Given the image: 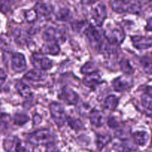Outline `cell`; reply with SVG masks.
Returning <instances> with one entry per match:
<instances>
[{"instance_id": "6da1fadb", "label": "cell", "mask_w": 152, "mask_h": 152, "mask_svg": "<svg viewBox=\"0 0 152 152\" xmlns=\"http://www.w3.org/2000/svg\"><path fill=\"white\" fill-rule=\"evenodd\" d=\"M28 142L33 145H50L53 143L54 136L48 129H40L29 134L27 137Z\"/></svg>"}, {"instance_id": "7a4b0ae2", "label": "cell", "mask_w": 152, "mask_h": 152, "mask_svg": "<svg viewBox=\"0 0 152 152\" xmlns=\"http://www.w3.org/2000/svg\"><path fill=\"white\" fill-rule=\"evenodd\" d=\"M104 37L109 44L119 45L126 38L124 30L118 26H111L106 28L103 32Z\"/></svg>"}, {"instance_id": "3957f363", "label": "cell", "mask_w": 152, "mask_h": 152, "mask_svg": "<svg viewBox=\"0 0 152 152\" xmlns=\"http://www.w3.org/2000/svg\"><path fill=\"white\" fill-rule=\"evenodd\" d=\"M111 7L117 13H139L141 10L140 2L129 1H114L111 2Z\"/></svg>"}, {"instance_id": "277c9868", "label": "cell", "mask_w": 152, "mask_h": 152, "mask_svg": "<svg viewBox=\"0 0 152 152\" xmlns=\"http://www.w3.org/2000/svg\"><path fill=\"white\" fill-rule=\"evenodd\" d=\"M50 115L57 126L62 127L65 124L67 117L65 116V109L62 104L57 102H53L49 105Z\"/></svg>"}, {"instance_id": "5b68a950", "label": "cell", "mask_w": 152, "mask_h": 152, "mask_svg": "<svg viewBox=\"0 0 152 152\" xmlns=\"http://www.w3.org/2000/svg\"><path fill=\"white\" fill-rule=\"evenodd\" d=\"M42 38L46 42H63L65 40V33L63 30L54 27H49L42 34Z\"/></svg>"}, {"instance_id": "8992f818", "label": "cell", "mask_w": 152, "mask_h": 152, "mask_svg": "<svg viewBox=\"0 0 152 152\" xmlns=\"http://www.w3.org/2000/svg\"><path fill=\"white\" fill-rule=\"evenodd\" d=\"M31 62L35 69L47 71L53 67V62L42 53H34L31 56Z\"/></svg>"}, {"instance_id": "52a82bcc", "label": "cell", "mask_w": 152, "mask_h": 152, "mask_svg": "<svg viewBox=\"0 0 152 152\" xmlns=\"http://www.w3.org/2000/svg\"><path fill=\"white\" fill-rule=\"evenodd\" d=\"M91 16L97 26H102L107 18L106 6L103 3H98L92 8Z\"/></svg>"}, {"instance_id": "ba28073f", "label": "cell", "mask_w": 152, "mask_h": 152, "mask_svg": "<svg viewBox=\"0 0 152 152\" xmlns=\"http://www.w3.org/2000/svg\"><path fill=\"white\" fill-rule=\"evenodd\" d=\"M11 68L13 71L16 73H21L25 71L27 68L26 59L22 53H13L11 57Z\"/></svg>"}, {"instance_id": "9c48e42d", "label": "cell", "mask_w": 152, "mask_h": 152, "mask_svg": "<svg viewBox=\"0 0 152 152\" xmlns=\"http://www.w3.org/2000/svg\"><path fill=\"white\" fill-rule=\"evenodd\" d=\"M132 44L136 48L143 50L152 47V37L147 36L135 35L131 37Z\"/></svg>"}, {"instance_id": "30bf717a", "label": "cell", "mask_w": 152, "mask_h": 152, "mask_svg": "<svg viewBox=\"0 0 152 152\" xmlns=\"http://www.w3.org/2000/svg\"><path fill=\"white\" fill-rule=\"evenodd\" d=\"M132 86V80L129 77L120 76L114 79L112 82V86L116 91L123 92L130 88Z\"/></svg>"}, {"instance_id": "8fae6325", "label": "cell", "mask_w": 152, "mask_h": 152, "mask_svg": "<svg viewBox=\"0 0 152 152\" xmlns=\"http://www.w3.org/2000/svg\"><path fill=\"white\" fill-rule=\"evenodd\" d=\"M60 99L68 105H75L78 102L79 96L74 90L68 87H65L62 88L60 94Z\"/></svg>"}, {"instance_id": "7c38bea8", "label": "cell", "mask_w": 152, "mask_h": 152, "mask_svg": "<svg viewBox=\"0 0 152 152\" xmlns=\"http://www.w3.org/2000/svg\"><path fill=\"white\" fill-rule=\"evenodd\" d=\"M83 82V84L87 87L90 88H95L96 86L102 83V78L99 72H95L88 75H86Z\"/></svg>"}, {"instance_id": "4fadbf2b", "label": "cell", "mask_w": 152, "mask_h": 152, "mask_svg": "<svg viewBox=\"0 0 152 152\" xmlns=\"http://www.w3.org/2000/svg\"><path fill=\"white\" fill-rule=\"evenodd\" d=\"M21 140L16 136H9L3 141V148L7 152H17V148Z\"/></svg>"}, {"instance_id": "5bb4252c", "label": "cell", "mask_w": 152, "mask_h": 152, "mask_svg": "<svg viewBox=\"0 0 152 152\" xmlns=\"http://www.w3.org/2000/svg\"><path fill=\"white\" fill-rule=\"evenodd\" d=\"M48 77V74L45 71H40L37 69H33L28 71L24 75V78L27 80L33 82H40L45 80Z\"/></svg>"}, {"instance_id": "9a60e30c", "label": "cell", "mask_w": 152, "mask_h": 152, "mask_svg": "<svg viewBox=\"0 0 152 152\" xmlns=\"http://www.w3.org/2000/svg\"><path fill=\"white\" fill-rule=\"evenodd\" d=\"M141 102L144 108L152 112V87L148 86L141 96Z\"/></svg>"}, {"instance_id": "2e32d148", "label": "cell", "mask_w": 152, "mask_h": 152, "mask_svg": "<svg viewBox=\"0 0 152 152\" xmlns=\"http://www.w3.org/2000/svg\"><path fill=\"white\" fill-rule=\"evenodd\" d=\"M59 52L60 48L57 43L46 42L41 48V53L44 55H57Z\"/></svg>"}, {"instance_id": "e0dca14e", "label": "cell", "mask_w": 152, "mask_h": 152, "mask_svg": "<svg viewBox=\"0 0 152 152\" xmlns=\"http://www.w3.org/2000/svg\"><path fill=\"white\" fill-rule=\"evenodd\" d=\"M89 120L93 126L100 127L104 123V118L102 113L96 109H93L89 114Z\"/></svg>"}, {"instance_id": "ac0fdd59", "label": "cell", "mask_w": 152, "mask_h": 152, "mask_svg": "<svg viewBox=\"0 0 152 152\" xmlns=\"http://www.w3.org/2000/svg\"><path fill=\"white\" fill-rule=\"evenodd\" d=\"M133 139L137 145L144 146L149 140V135L145 131H137L133 134Z\"/></svg>"}, {"instance_id": "d6986e66", "label": "cell", "mask_w": 152, "mask_h": 152, "mask_svg": "<svg viewBox=\"0 0 152 152\" xmlns=\"http://www.w3.org/2000/svg\"><path fill=\"white\" fill-rule=\"evenodd\" d=\"M34 10L37 12V16H48L52 13L51 6L44 2H37L34 6Z\"/></svg>"}, {"instance_id": "ffe728a7", "label": "cell", "mask_w": 152, "mask_h": 152, "mask_svg": "<svg viewBox=\"0 0 152 152\" xmlns=\"http://www.w3.org/2000/svg\"><path fill=\"white\" fill-rule=\"evenodd\" d=\"M16 91H17L18 93L24 98H29L32 96V91H31V88L26 85L25 83H24L23 82L20 81L16 83Z\"/></svg>"}, {"instance_id": "44dd1931", "label": "cell", "mask_w": 152, "mask_h": 152, "mask_svg": "<svg viewBox=\"0 0 152 152\" xmlns=\"http://www.w3.org/2000/svg\"><path fill=\"white\" fill-rule=\"evenodd\" d=\"M119 103V99L115 95H109L104 101V107L108 111H114Z\"/></svg>"}, {"instance_id": "7402d4cb", "label": "cell", "mask_w": 152, "mask_h": 152, "mask_svg": "<svg viewBox=\"0 0 152 152\" xmlns=\"http://www.w3.org/2000/svg\"><path fill=\"white\" fill-rule=\"evenodd\" d=\"M140 62L142 69L145 73L152 74V57L150 56H142L140 59Z\"/></svg>"}, {"instance_id": "603a6c76", "label": "cell", "mask_w": 152, "mask_h": 152, "mask_svg": "<svg viewBox=\"0 0 152 152\" xmlns=\"http://www.w3.org/2000/svg\"><path fill=\"white\" fill-rule=\"evenodd\" d=\"M98 72V67L94 62H88L81 68V73L85 75Z\"/></svg>"}, {"instance_id": "cb8c5ba5", "label": "cell", "mask_w": 152, "mask_h": 152, "mask_svg": "<svg viewBox=\"0 0 152 152\" xmlns=\"http://www.w3.org/2000/svg\"><path fill=\"white\" fill-rule=\"evenodd\" d=\"M30 120L28 115L24 113H16L13 117V122L16 126H23Z\"/></svg>"}, {"instance_id": "d4e9b609", "label": "cell", "mask_w": 152, "mask_h": 152, "mask_svg": "<svg viewBox=\"0 0 152 152\" xmlns=\"http://www.w3.org/2000/svg\"><path fill=\"white\" fill-rule=\"evenodd\" d=\"M111 140V138L108 134H98L96 137V144L97 148L99 150L102 149Z\"/></svg>"}, {"instance_id": "484cf974", "label": "cell", "mask_w": 152, "mask_h": 152, "mask_svg": "<svg viewBox=\"0 0 152 152\" xmlns=\"http://www.w3.org/2000/svg\"><path fill=\"white\" fill-rule=\"evenodd\" d=\"M121 70L124 74L127 75H131L134 74V68L132 65H131L130 62L126 59H123L119 62Z\"/></svg>"}, {"instance_id": "4316f807", "label": "cell", "mask_w": 152, "mask_h": 152, "mask_svg": "<svg viewBox=\"0 0 152 152\" xmlns=\"http://www.w3.org/2000/svg\"><path fill=\"white\" fill-rule=\"evenodd\" d=\"M67 122L70 127L74 130H80L83 127V124L79 119H76L74 117H67Z\"/></svg>"}, {"instance_id": "83f0119b", "label": "cell", "mask_w": 152, "mask_h": 152, "mask_svg": "<svg viewBox=\"0 0 152 152\" xmlns=\"http://www.w3.org/2000/svg\"><path fill=\"white\" fill-rule=\"evenodd\" d=\"M34 145L28 142H22L19 144L17 148V152H34Z\"/></svg>"}, {"instance_id": "f1b7e54d", "label": "cell", "mask_w": 152, "mask_h": 152, "mask_svg": "<svg viewBox=\"0 0 152 152\" xmlns=\"http://www.w3.org/2000/svg\"><path fill=\"white\" fill-rule=\"evenodd\" d=\"M70 16V11L69 10L66 8H63L62 10H60L59 11H58L57 14H56V18L59 20L62 21H66L69 19Z\"/></svg>"}, {"instance_id": "f546056e", "label": "cell", "mask_w": 152, "mask_h": 152, "mask_svg": "<svg viewBox=\"0 0 152 152\" xmlns=\"http://www.w3.org/2000/svg\"><path fill=\"white\" fill-rule=\"evenodd\" d=\"M37 17V13L35 11V10H30L25 13V18H26L27 21L29 22H34Z\"/></svg>"}, {"instance_id": "4dcf8cb0", "label": "cell", "mask_w": 152, "mask_h": 152, "mask_svg": "<svg viewBox=\"0 0 152 152\" xmlns=\"http://www.w3.org/2000/svg\"><path fill=\"white\" fill-rule=\"evenodd\" d=\"M108 126H109L111 129H117L120 126V123H119L118 120L114 117H110L108 120Z\"/></svg>"}, {"instance_id": "1f68e13d", "label": "cell", "mask_w": 152, "mask_h": 152, "mask_svg": "<svg viewBox=\"0 0 152 152\" xmlns=\"http://www.w3.org/2000/svg\"><path fill=\"white\" fill-rule=\"evenodd\" d=\"M7 79V74L3 69L0 68V86H2Z\"/></svg>"}, {"instance_id": "d6a6232c", "label": "cell", "mask_w": 152, "mask_h": 152, "mask_svg": "<svg viewBox=\"0 0 152 152\" xmlns=\"http://www.w3.org/2000/svg\"><path fill=\"white\" fill-rule=\"evenodd\" d=\"M48 146V149H47V152H60L54 145H53V143L50 144V145H47Z\"/></svg>"}, {"instance_id": "836d02e7", "label": "cell", "mask_w": 152, "mask_h": 152, "mask_svg": "<svg viewBox=\"0 0 152 152\" xmlns=\"http://www.w3.org/2000/svg\"><path fill=\"white\" fill-rule=\"evenodd\" d=\"M145 29H146L147 31H152V17L150 18V19L148 20V22H147V25L146 26H145Z\"/></svg>"}, {"instance_id": "e575fe53", "label": "cell", "mask_w": 152, "mask_h": 152, "mask_svg": "<svg viewBox=\"0 0 152 152\" xmlns=\"http://www.w3.org/2000/svg\"><path fill=\"white\" fill-rule=\"evenodd\" d=\"M5 3V1H0V10H4V9H3V7H5L6 6H3V4H4Z\"/></svg>"}, {"instance_id": "d590c367", "label": "cell", "mask_w": 152, "mask_h": 152, "mask_svg": "<svg viewBox=\"0 0 152 152\" xmlns=\"http://www.w3.org/2000/svg\"><path fill=\"white\" fill-rule=\"evenodd\" d=\"M0 105H1V101H0Z\"/></svg>"}]
</instances>
